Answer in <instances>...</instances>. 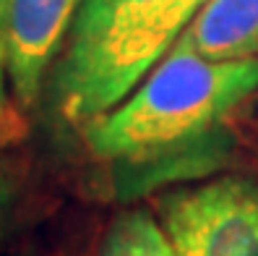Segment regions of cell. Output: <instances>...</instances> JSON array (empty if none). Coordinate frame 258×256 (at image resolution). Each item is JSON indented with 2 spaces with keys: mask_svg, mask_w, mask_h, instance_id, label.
<instances>
[{
  "mask_svg": "<svg viewBox=\"0 0 258 256\" xmlns=\"http://www.w3.org/2000/svg\"><path fill=\"white\" fill-rule=\"evenodd\" d=\"M255 92L258 58L206 60L172 44L123 102L84 123V141L133 199L206 173L224 152L232 113Z\"/></svg>",
  "mask_w": 258,
  "mask_h": 256,
  "instance_id": "6da1fadb",
  "label": "cell"
},
{
  "mask_svg": "<svg viewBox=\"0 0 258 256\" xmlns=\"http://www.w3.org/2000/svg\"><path fill=\"white\" fill-rule=\"evenodd\" d=\"M206 0H84L55 68V105L89 123L139 86L183 37Z\"/></svg>",
  "mask_w": 258,
  "mask_h": 256,
  "instance_id": "7a4b0ae2",
  "label": "cell"
},
{
  "mask_svg": "<svg viewBox=\"0 0 258 256\" xmlns=\"http://www.w3.org/2000/svg\"><path fill=\"white\" fill-rule=\"evenodd\" d=\"M159 222L177 256H258V180L222 175L170 191Z\"/></svg>",
  "mask_w": 258,
  "mask_h": 256,
  "instance_id": "3957f363",
  "label": "cell"
},
{
  "mask_svg": "<svg viewBox=\"0 0 258 256\" xmlns=\"http://www.w3.org/2000/svg\"><path fill=\"white\" fill-rule=\"evenodd\" d=\"M84 0H0L6 73L21 105L39 94L50 63L71 34Z\"/></svg>",
  "mask_w": 258,
  "mask_h": 256,
  "instance_id": "277c9868",
  "label": "cell"
},
{
  "mask_svg": "<svg viewBox=\"0 0 258 256\" xmlns=\"http://www.w3.org/2000/svg\"><path fill=\"white\" fill-rule=\"evenodd\" d=\"M175 44L206 60L258 58V0H206Z\"/></svg>",
  "mask_w": 258,
  "mask_h": 256,
  "instance_id": "5b68a950",
  "label": "cell"
},
{
  "mask_svg": "<svg viewBox=\"0 0 258 256\" xmlns=\"http://www.w3.org/2000/svg\"><path fill=\"white\" fill-rule=\"evenodd\" d=\"M97 256H177V253L172 248L167 230L162 228V222L139 207V209H125L112 220Z\"/></svg>",
  "mask_w": 258,
  "mask_h": 256,
  "instance_id": "8992f818",
  "label": "cell"
},
{
  "mask_svg": "<svg viewBox=\"0 0 258 256\" xmlns=\"http://www.w3.org/2000/svg\"><path fill=\"white\" fill-rule=\"evenodd\" d=\"M8 209H11V188L3 178H0V230H3V222L8 217Z\"/></svg>",
  "mask_w": 258,
  "mask_h": 256,
  "instance_id": "52a82bcc",
  "label": "cell"
},
{
  "mask_svg": "<svg viewBox=\"0 0 258 256\" xmlns=\"http://www.w3.org/2000/svg\"><path fill=\"white\" fill-rule=\"evenodd\" d=\"M6 53H3V39H0V113H3V102H6Z\"/></svg>",
  "mask_w": 258,
  "mask_h": 256,
  "instance_id": "ba28073f",
  "label": "cell"
}]
</instances>
